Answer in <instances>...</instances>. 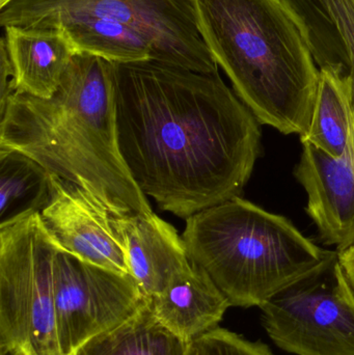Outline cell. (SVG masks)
I'll return each mask as SVG.
<instances>
[{"label": "cell", "mask_w": 354, "mask_h": 355, "mask_svg": "<svg viewBox=\"0 0 354 355\" xmlns=\"http://www.w3.org/2000/svg\"><path fill=\"white\" fill-rule=\"evenodd\" d=\"M114 98L121 155L161 210L187 219L242 192L260 123L218 72L114 62Z\"/></svg>", "instance_id": "obj_1"}, {"label": "cell", "mask_w": 354, "mask_h": 355, "mask_svg": "<svg viewBox=\"0 0 354 355\" xmlns=\"http://www.w3.org/2000/svg\"><path fill=\"white\" fill-rule=\"evenodd\" d=\"M114 75L112 60L77 52L51 98L12 94L0 106V149L28 156L114 216L147 215L151 205L118 148Z\"/></svg>", "instance_id": "obj_2"}, {"label": "cell", "mask_w": 354, "mask_h": 355, "mask_svg": "<svg viewBox=\"0 0 354 355\" xmlns=\"http://www.w3.org/2000/svg\"><path fill=\"white\" fill-rule=\"evenodd\" d=\"M202 39L260 124L284 135L311 125L319 70L280 0H193Z\"/></svg>", "instance_id": "obj_3"}, {"label": "cell", "mask_w": 354, "mask_h": 355, "mask_svg": "<svg viewBox=\"0 0 354 355\" xmlns=\"http://www.w3.org/2000/svg\"><path fill=\"white\" fill-rule=\"evenodd\" d=\"M0 24L57 29L77 52L114 62L156 60L218 72L193 0H15L0 10Z\"/></svg>", "instance_id": "obj_4"}, {"label": "cell", "mask_w": 354, "mask_h": 355, "mask_svg": "<svg viewBox=\"0 0 354 355\" xmlns=\"http://www.w3.org/2000/svg\"><path fill=\"white\" fill-rule=\"evenodd\" d=\"M189 260L203 268L231 306L259 308L326 260L324 250L289 219L235 196L186 219Z\"/></svg>", "instance_id": "obj_5"}, {"label": "cell", "mask_w": 354, "mask_h": 355, "mask_svg": "<svg viewBox=\"0 0 354 355\" xmlns=\"http://www.w3.org/2000/svg\"><path fill=\"white\" fill-rule=\"evenodd\" d=\"M58 250L39 213L0 229L1 355H62L53 292Z\"/></svg>", "instance_id": "obj_6"}, {"label": "cell", "mask_w": 354, "mask_h": 355, "mask_svg": "<svg viewBox=\"0 0 354 355\" xmlns=\"http://www.w3.org/2000/svg\"><path fill=\"white\" fill-rule=\"evenodd\" d=\"M264 329L295 355H354V293L338 250L259 306Z\"/></svg>", "instance_id": "obj_7"}, {"label": "cell", "mask_w": 354, "mask_h": 355, "mask_svg": "<svg viewBox=\"0 0 354 355\" xmlns=\"http://www.w3.org/2000/svg\"><path fill=\"white\" fill-rule=\"evenodd\" d=\"M53 292L62 355H76L149 300L132 275L102 268L60 248L54 261Z\"/></svg>", "instance_id": "obj_8"}, {"label": "cell", "mask_w": 354, "mask_h": 355, "mask_svg": "<svg viewBox=\"0 0 354 355\" xmlns=\"http://www.w3.org/2000/svg\"><path fill=\"white\" fill-rule=\"evenodd\" d=\"M51 175V202L39 214L60 250L102 268L130 275L126 252L114 231L116 216L82 188Z\"/></svg>", "instance_id": "obj_9"}, {"label": "cell", "mask_w": 354, "mask_h": 355, "mask_svg": "<svg viewBox=\"0 0 354 355\" xmlns=\"http://www.w3.org/2000/svg\"><path fill=\"white\" fill-rule=\"evenodd\" d=\"M303 146L294 175L308 193L307 213L322 241L342 250L354 227V166L349 146L339 158L312 144Z\"/></svg>", "instance_id": "obj_10"}, {"label": "cell", "mask_w": 354, "mask_h": 355, "mask_svg": "<svg viewBox=\"0 0 354 355\" xmlns=\"http://www.w3.org/2000/svg\"><path fill=\"white\" fill-rule=\"evenodd\" d=\"M114 227L126 252L129 272L148 300L191 266L183 238L153 212L114 217Z\"/></svg>", "instance_id": "obj_11"}, {"label": "cell", "mask_w": 354, "mask_h": 355, "mask_svg": "<svg viewBox=\"0 0 354 355\" xmlns=\"http://www.w3.org/2000/svg\"><path fill=\"white\" fill-rule=\"evenodd\" d=\"M149 304L163 327L189 342L218 327L232 306L208 273L193 263Z\"/></svg>", "instance_id": "obj_12"}, {"label": "cell", "mask_w": 354, "mask_h": 355, "mask_svg": "<svg viewBox=\"0 0 354 355\" xmlns=\"http://www.w3.org/2000/svg\"><path fill=\"white\" fill-rule=\"evenodd\" d=\"M3 29L2 39L14 72L15 93L51 98L77 53L72 42L57 29L20 26Z\"/></svg>", "instance_id": "obj_13"}, {"label": "cell", "mask_w": 354, "mask_h": 355, "mask_svg": "<svg viewBox=\"0 0 354 355\" xmlns=\"http://www.w3.org/2000/svg\"><path fill=\"white\" fill-rule=\"evenodd\" d=\"M76 355H197L195 343L168 331L149 300L130 318L83 346Z\"/></svg>", "instance_id": "obj_14"}, {"label": "cell", "mask_w": 354, "mask_h": 355, "mask_svg": "<svg viewBox=\"0 0 354 355\" xmlns=\"http://www.w3.org/2000/svg\"><path fill=\"white\" fill-rule=\"evenodd\" d=\"M51 178L28 156L0 149V229L41 213L51 202Z\"/></svg>", "instance_id": "obj_15"}, {"label": "cell", "mask_w": 354, "mask_h": 355, "mask_svg": "<svg viewBox=\"0 0 354 355\" xmlns=\"http://www.w3.org/2000/svg\"><path fill=\"white\" fill-rule=\"evenodd\" d=\"M351 139V116L344 77L333 69H319V83L311 125L301 144H312L333 157H342Z\"/></svg>", "instance_id": "obj_16"}, {"label": "cell", "mask_w": 354, "mask_h": 355, "mask_svg": "<svg viewBox=\"0 0 354 355\" xmlns=\"http://www.w3.org/2000/svg\"><path fill=\"white\" fill-rule=\"evenodd\" d=\"M197 355H274L265 343L216 327L193 341Z\"/></svg>", "instance_id": "obj_17"}, {"label": "cell", "mask_w": 354, "mask_h": 355, "mask_svg": "<svg viewBox=\"0 0 354 355\" xmlns=\"http://www.w3.org/2000/svg\"><path fill=\"white\" fill-rule=\"evenodd\" d=\"M15 93L14 72L3 39L0 40V106Z\"/></svg>", "instance_id": "obj_18"}, {"label": "cell", "mask_w": 354, "mask_h": 355, "mask_svg": "<svg viewBox=\"0 0 354 355\" xmlns=\"http://www.w3.org/2000/svg\"><path fill=\"white\" fill-rule=\"evenodd\" d=\"M338 254L341 265L344 269L345 275L354 293V243L347 246L346 248L338 250Z\"/></svg>", "instance_id": "obj_19"}, {"label": "cell", "mask_w": 354, "mask_h": 355, "mask_svg": "<svg viewBox=\"0 0 354 355\" xmlns=\"http://www.w3.org/2000/svg\"><path fill=\"white\" fill-rule=\"evenodd\" d=\"M12 1H15V0H0V10L8 4L12 3Z\"/></svg>", "instance_id": "obj_20"}]
</instances>
